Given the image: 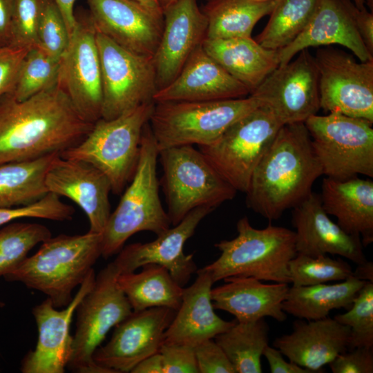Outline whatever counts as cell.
<instances>
[{"mask_svg":"<svg viewBox=\"0 0 373 373\" xmlns=\"http://www.w3.org/2000/svg\"><path fill=\"white\" fill-rule=\"evenodd\" d=\"M86 121L57 84L24 100L0 99V164L38 159L79 144Z\"/></svg>","mask_w":373,"mask_h":373,"instance_id":"obj_1","label":"cell"},{"mask_svg":"<svg viewBox=\"0 0 373 373\" xmlns=\"http://www.w3.org/2000/svg\"><path fill=\"white\" fill-rule=\"evenodd\" d=\"M321 175L305 123L284 124L252 173L246 204L268 220H277L303 201Z\"/></svg>","mask_w":373,"mask_h":373,"instance_id":"obj_2","label":"cell"},{"mask_svg":"<svg viewBox=\"0 0 373 373\" xmlns=\"http://www.w3.org/2000/svg\"><path fill=\"white\" fill-rule=\"evenodd\" d=\"M102 233L89 231L51 236L4 278L43 293L56 308L65 307L102 256Z\"/></svg>","mask_w":373,"mask_h":373,"instance_id":"obj_3","label":"cell"},{"mask_svg":"<svg viewBox=\"0 0 373 373\" xmlns=\"http://www.w3.org/2000/svg\"><path fill=\"white\" fill-rule=\"evenodd\" d=\"M236 229V237L215 244L220 255L203 267L213 283L244 276L291 283L288 265L297 254L294 231L271 224L262 229H256L247 217L238 221Z\"/></svg>","mask_w":373,"mask_h":373,"instance_id":"obj_4","label":"cell"},{"mask_svg":"<svg viewBox=\"0 0 373 373\" xmlns=\"http://www.w3.org/2000/svg\"><path fill=\"white\" fill-rule=\"evenodd\" d=\"M158 156L159 149L147 122L142 133L136 171L102 233L104 258L118 254L126 241L136 233L146 231L157 236L171 227L159 195Z\"/></svg>","mask_w":373,"mask_h":373,"instance_id":"obj_5","label":"cell"},{"mask_svg":"<svg viewBox=\"0 0 373 373\" xmlns=\"http://www.w3.org/2000/svg\"><path fill=\"white\" fill-rule=\"evenodd\" d=\"M253 95L201 102H155L149 125L159 151L173 146H206L258 106Z\"/></svg>","mask_w":373,"mask_h":373,"instance_id":"obj_6","label":"cell"},{"mask_svg":"<svg viewBox=\"0 0 373 373\" xmlns=\"http://www.w3.org/2000/svg\"><path fill=\"white\" fill-rule=\"evenodd\" d=\"M154 104H142L112 119H99L79 144L60 155L93 165L108 178L112 193H122L136 171L143 128Z\"/></svg>","mask_w":373,"mask_h":373,"instance_id":"obj_7","label":"cell"},{"mask_svg":"<svg viewBox=\"0 0 373 373\" xmlns=\"http://www.w3.org/2000/svg\"><path fill=\"white\" fill-rule=\"evenodd\" d=\"M160 183L172 226L200 207L215 209L232 200L237 191L218 172L204 155L192 145L159 151Z\"/></svg>","mask_w":373,"mask_h":373,"instance_id":"obj_8","label":"cell"},{"mask_svg":"<svg viewBox=\"0 0 373 373\" xmlns=\"http://www.w3.org/2000/svg\"><path fill=\"white\" fill-rule=\"evenodd\" d=\"M304 123L323 175L341 180L373 177V122L329 113L314 115Z\"/></svg>","mask_w":373,"mask_h":373,"instance_id":"obj_9","label":"cell"},{"mask_svg":"<svg viewBox=\"0 0 373 373\" xmlns=\"http://www.w3.org/2000/svg\"><path fill=\"white\" fill-rule=\"evenodd\" d=\"M119 271L112 262L95 276L91 289L76 308V329L67 368L77 373H106L94 352L110 329L128 317L132 307L117 283Z\"/></svg>","mask_w":373,"mask_h":373,"instance_id":"obj_10","label":"cell"},{"mask_svg":"<svg viewBox=\"0 0 373 373\" xmlns=\"http://www.w3.org/2000/svg\"><path fill=\"white\" fill-rule=\"evenodd\" d=\"M282 126L273 112L261 105L199 150L237 191L245 193L255 168Z\"/></svg>","mask_w":373,"mask_h":373,"instance_id":"obj_11","label":"cell"},{"mask_svg":"<svg viewBox=\"0 0 373 373\" xmlns=\"http://www.w3.org/2000/svg\"><path fill=\"white\" fill-rule=\"evenodd\" d=\"M96 42L102 76L101 118L112 119L154 102L157 86L153 57L127 50L97 32Z\"/></svg>","mask_w":373,"mask_h":373,"instance_id":"obj_12","label":"cell"},{"mask_svg":"<svg viewBox=\"0 0 373 373\" xmlns=\"http://www.w3.org/2000/svg\"><path fill=\"white\" fill-rule=\"evenodd\" d=\"M318 70L320 108L373 122V61H357L329 46L314 56Z\"/></svg>","mask_w":373,"mask_h":373,"instance_id":"obj_13","label":"cell"},{"mask_svg":"<svg viewBox=\"0 0 373 373\" xmlns=\"http://www.w3.org/2000/svg\"><path fill=\"white\" fill-rule=\"evenodd\" d=\"M278 66L250 94L267 106L283 125L304 123L320 108L319 77L309 49Z\"/></svg>","mask_w":373,"mask_h":373,"instance_id":"obj_14","label":"cell"},{"mask_svg":"<svg viewBox=\"0 0 373 373\" xmlns=\"http://www.w3.org/2000/svg\"><path fill=\"white\" fill-rule=\"evenodd\" d=\"M57 86L79 114L94 124L102 117L101 66L96 30L90 17L79 20L59 59Z\"/></svg>","mask_w":373,"mask_h":373,"instance_id":"obj_15","label":"cell"},{"mask_svg":"<svg viewBox=\"0 0 373 373\" xmlns=\"http://www.w3.org/2000/svg\"><path fill=\"white\" fill-rule=\"evenodd\" d=\"M176 311L158 307L133 312L115 327L108 342L99 346L93 358L106 373H126L157 353Z\"/></svg>","mask_w":373,"mask_h":373,"instance_id":"obj_16","label":"cell"},{"mask_svg":"<svg viewBox=\"0 0 373 373\" xmlns=\"http://www.w3.org/2000/svg\"><path fill=\"white\" fill-rule=\"evenodd\" d=\"M95 276L93 269L71 302L64 309H57L48 298L32 308L38 340L35 348L29 351L21 361V372H65L72 354V318L78 304L93 287Z\"/></svg>","mask_w":373,"mask_h":373,"instance_id":"obj_17","label":"cell"},{"mask_svg":"<svg viewBox=\"0 0 373 373\" xmlns=\"http://www.w3.org/2000/svg\"><path fill=\"white\" fill-rule=\"evenodd\" d=\"M213 210L208 207L193 209L178 224L157 235L154 240L122 248L113 262L119 274L133 272L149 264L161 265L184 287L198 270L193 254L184 253V245L203 218Z\"/></svg>","mask_w":373,"mask_h":373,"instance_id":"obj_18","label":"cell"},{"mask_svg":"<svg viewBox=\"0 0 373 373\" xmlns=\"http://www.w3.org/2000/svg\"><path fill=\"white\" fill-rule=\"evenodd\" d=\"M48 193L66 197L83 210L89 231L102 233L111 215V186L106 175L88 162L58 154L45 180Z\"/></svg>","mask_w":373,"mask_h":373,"instance_id":"obj_19","label":"cell"},{"mask_svg":"<svg viewBox=\"0 0 373 373\" xmlns=\"http://www.w3.org/2000/svg\"><path fill=\"white\" fill-rule=\"evenodd\" d=\"M207 20L197 0H177L163 10V28L153 57L157 90L170 84L206 37Z\"/></svg>","mask_w":373,"mask_h":373,"instance_id":"obj_20","label":"cell"},{"mask_svg":"<svg viewBox=\"0 0 373 373\" xmlns=\"http://www.w3.org/2000/svg\"><path fill=\"white\" fill-rule=\"evenodd\" d=\"M96 32L133 52L153 57L163 19L131 0H86Z\"/></svg>","mask_w":373,"mask_h":373,"instance_id":"obj_21","label":"cell"},{"mask_svg":"<svg viewBox=\"0 0 373 373\" xmlns=\"http://www.w3.org/2000/svg\"><path fill=\"white\" fill-rule=\"evenodd\" d=\"M352 0H318L304 30L287 46L277 51L279 66L291 61L300 51L311 47L340 45L361 61H373L356 26Z\"/></svg>","mask_w":373,"mask_h":373,"instance_id":"obj_22","label":"cell"},{"mask_svg":"<svg viewBox=\"0 0 373 373\" xmlns=\"http://www.w3.org/2000/svg\"><path fill=\"white\" fill-rule=\"evenodd\" d=\"M292 224L298 254L338 255L356 265L367 261L361 238L348 234L333 222L323 209L320 196L312 191L293 208Z\"/></svg>","mask_w":373,"mask_h":373,"instance_id":"obj_23","label":"cell"},{"mask_svg":"<svg viewBox=\"0 0 373 373\" xmlns=\"http://www.w3.org/2000/svg\"><path fill=\"white\" fill-rule=\"evenodd\" d=\"M249 95V89L213 59L201 44L191 54L175 78L155 92L153 101H212Z\"/></svg>","mask_w":373,"mask_h":373,"instance_id":"obj_24","label":"cell"},{"mask_svg":"<svg viewBox=\"0 0 373 373\" xmlns=\"http://www.w3.org/2000/svg\"><path fill=\"white\" fill-rule=\"evenodd\" d=\"M350 336V328L334 318L297 320L292 332L276 338L273 345L289 361L316 373L347 350Z\"/></svg>","mask_w":373,"mask_h":373,"instance_id":"obj_25","label":"cell"},{"mask_svg":"<svg viewBox=\"0 0 373 373\" xmlns=\"http://www.w3.org/2000/svg\"><path fill=\"white\" fill-rule=\"evenodd\" d=\"M193 283L182 290L179 309L164 333V343L195 348L208 339L225 332L236 321H227L214 312L211 291L214 283L203 268L197 270Z\"/></svg>","mask_w":373,"mask_h":373,"instance_id":"obj_26","label":"cell"},{"mask_svg":"<svg viewBox=\"0 0 373 373\" xmlns=\"http://www.w3.org/2000/svg\"><path fill=\"white\" fill-rule=\"evenodd\" d=\"M211 289L214 309L236 317L238 322L256 321L270 317L278 322L287 319L283 303L289 291L287 283L266 284L253 277L233 276Z\"/></svg>","mask_w":373,"mask_h":373,"instance_id":"obj_27","label":"cell"},{"mask_svg":"<svg viewBox=\"0 0 373 373\" xmlns=\"http://www.w3.org/2000/svg\"><path fill=\"white\" fill-rule=\"evenodd\" d=\"M328 215L348 234L361 240L363 246L373 242V182L358 177L347 180L325 178L320 196Z\"/></svg>","mask_w":373,"mask_h":373,"instance_id":"obj_28","label":"cell"},{"mask_svg":"<svg viewBox=\"0 0 373 373\" xmlns=\"http://www.w3.org/2000/svg\"><path fill=\"white\" fill-rule=\"evenodd\" d=\"M202 47L250 94L279 66L277 50L262 47L251 37L204 38Z\"/></svg>","mask_w":373,"mask_h":373,"instance_id":"obj_29","label":"cell"},{"mask_svg":"<svg viewBox=\"0 0 373 373\" xmlns=\"http://www.w3.org/2000/svg\"><path fill=\"white\" fill-rule=\"evenodd\" d=\"M366 282L352 276L332 285L292 286L283 303V309L300 319L324 318L332 310L350 309Z\"/></svg>","mask_w":373,"mask_h":373,"instance_id":"obj_30","label":"cell"},{"mask_svg":"<svg viewBox=\"0 0 373 373\" xmlns=\"http://www.w3.org/2000/svg\"><path fill=\"white\" fill-rule=\"evenodd\" d=\"M139 273H121L117 283L133 312L164 307L177 311L181 304L183 287L164 267L149 264Z\"/></svg>","mask_w":373,"mask_h":373,"instance_id":"obj_31","label":"cell"},{"mask_svg":"<svg viewBox=\"0 0 373 373\" xmlns=\"http://www.w3.org/2000/svg\"><path fill=\"white\" fill-rule=\"evenodd\" d=\"M279 0H207L205 38L251 37L256 24L269 15Z\"/></svg>","mask_w":373,"mask_h":373,"instance_id":"obj_32","label":"cell"},{"mask_svg":"<svg viewBox=\"0 0 373 373\" xmlns=\"http://www.w3.org/2000/svg\"><path fill=\"white\" fill-rule=\"evenodd\" d=\"M58 154L0 164V208L29 205L46 195V175Z\"/></svg>","mask_w":373,"mask_h":373,"instance_id":"obj_33","label":"cell"},{"mask_svg":"<svg viewBox=\"0 0 373 373\" xmlns=\"http://www.w3.org/2000/svg\"><path fill=\"white\" fill-rule=\"evenodd\" d=\"M269 327L264 318L236 322L217 335L215 341L233 365L236 373H261V356L269 345Z\"/></svg>","mask_w":373,"mask_h":373,"instance_id":"obj_34","label":"cell"},{"mask_svg":"<svg viewBox=\"0 0 373 373\" xmlns=\"http://www.w3.org/2000/svg\"><path fill=\"white\" fill-rule=\"evenodd\" d=\"M318 0H279L269 21L255 40L262 47L279 50L290 44L306 28Z\"/></svg>","mask_w":373,"mask_h":373,"instance_id":"obj_35","label":"cell"},{"mask_svg":"<svg viewBox=\"0 0 373 373\" xmlns=\"http://www.w3.org/2000/svg\"><path fill=\"white\" fill-rule=\"evenodd\" d=\"M52 236L45 225L13 222L0 229V278L19 266L38 244Z\"/></svg>","mask_w":373,"mask_h":373,"instance_id":"obj_36","label":"cell"},{"mask_svg":"<svg viewBox=\"0 0 373 373\" xmlns=\"http://www.w3.org/2000/svg\"><path fill=\"white\" fill-rule=\"evenodd\" d=\"M59 59L39 48L30 49L21 63L15 84L9 95L21 101L55 86Z\"/></svg>","mask_w":373,"mask_h":373,"instance_id":"obj_37","label":"cell"},{"mask_svg":"<svg viewBox=\"0 0 373 373\" xmlns=\"http://www.w3.org/2000/svg\"><path fill=\"white\" fill-rule=\"evenodd\" d=\"M288 268L294 287L342 281L353 276L352 267L346 261L327 255L313 257L296 254Z\"/></svg>","mask_w":373,"mask_h":373,"instance_id":"obj_38","label":"cell"},{"mask_svg":"<svg viewBox=\"0 0 373 373\" xmlns=\"http://www.w3.org/2000/svg\"><path fill=\"white\" fill-rule=\"evenodd\" d=\"M334 318L350 328L347 350L359 347H373V282L367 281L349 310Z\"/></svg>","mask_w":373,"mask_h":373,"instance_id":"obj_39","label":"cell"},{"mask_svg":"<svg viewBox=\"0 0 373 373\" xmlns=\"http://www.w3.org/2000/svg\"><path fill=\"white\" fill-rule=\"evenodd\" d=\"M69 34L61 13L53 0H44L37 30V46L59 59L69 42Z\"/></svg>","mask_w":373,"mask_h":373,"instance_id":"obj_40","label":"cell"},{"mask_svg":"<svg viewBox=\"0 0 373 373\" xmlns=\"http://www.w3.org/2000/svg\"><path fill=\"white\" fill-rule=\"evenodd\" d=\"M44 0H15L10 45L32 49L37 46V30Z\"/></svg>","mask_w":373,"mask_h":373,"instance_id":"obj_41","label":"cell"},{"mask_svg":"<svg viewBox=\"0 0 373 373\" xmlns=\"http://www.w3.org/2000/svg\"><path fill=\"white\" fill-rule=\"evenodd\" d=\"M74 208L65 204L60 197L48 193L37 202L22 207L0 208V226L21 218H41L54 221L70 220Z\"/></svg>","mask_w":373,"mask_h":373,"instance_id":"obj_42","label":"cell"},{"mask_svg":"<svg viewBox=\"0 0 373 373\" xmlns=\"http://www.w3.org/2000/svg\"><path fill=\"white\" fill-rule=\"evenodd\" d=\"M158 352L163 373H199L193 347L163 343Z\"/></svg>","mask_w":373,"mask_h":373,"instance_id":"obj_43","label":"cell"},{"mask_svg":"<svg viewBox=\"0 0 373 373\" xmlns=\"http://www.w3.org/2000/svg\"><path fill=\"white\" fill-rule=\"evenodd\" d=\"M194 351L199 373H236L222 349L212 339L200 343Z\"/></svg>","mask_w":373,"mask_h":373,"instance_id":"obj_44","label":"cell"},{"mask_svg":"<svg viewBox=\"0 0 373 373\" xmlns=\"http://www.w3.org/2000/svg\"><path fill=\"white\" fill-rule=\"evenodd\" d=\"M29 50L10 45L0 47V99L12 92L21 63Z\"/></svg>","mask_w":373,"mask_h":373,"instance_id":"obj_45","label":"cell"},{"mask_svg":"<svg viewBox=\"0 0 373 373\" xmlns=\"http://www.w3.org/2000/svg\"><path fill=\"white\" fill-rule=\"evenodd\" d=\"M328 365L333 373H372V347H359L347 350Z\"/></svg>","mask_w":373,"mask_h":373,"instance_id":"obj_46","label":"cell"},{"mask_svg":"<svg viewBox=\"0 0 373 373\" xmlns=\"http://www.w3.org/2000/svg\"><path fill=\"white\" fill-rule=\"evenodd\" d=\"M262 356L267 359L272 373H313L290 361H286L278 349L269 345L265 347Z\"/></svg>","mask_w":373,"mask_h":373,"instance_id":"obj_47","label":"cell"},{"mask_svg":"<svg viewBox=\"0 0 373 373\" xmlns=\"http://www.w3.org/2000/svg\"><path fill=\"white\" fill-rule=\"evenodd\" d=\"M354 20L358 32L369 52L373 55V12L366 8L354 11Z\"/></svg>","mask_w":373,"mask_h":373,"instance_id":"obj_48","label":"cell"},{"mask_svg":"<svg viewBox=\"0 0 373 373\" xmlns=\"http://www.w3.org/2000/svg\"><path fill=\"white\" fill-rule=\"evenodd\" d=\"M15 0H0V47L10 45Z\"/></svg>","mask_w":373,"mask_h":373,"instance_id":"obj_49","label":"cell"},{"mask_svg":"<svg viewBox=\"0 0 373 373\" xmlns=\"http://www.w3.org/2000/svg\"><path fill=\"white\" fill-rule=\"evenodd\" d=\"M59 9L66 23L69 37L73 32L77 23L74 6L77 0H53Z\"/></svg>","mask_w":373,"mask_h":373,"instance_id":"obj_50","label":"cell"},{"mask_svg":"<svg viewBox=\"0 0 373 373\" xmlns=\"http://www.w3.org/2000/svg\"><path fill=\"white\" fill-rule=\"evenodd\" d=\"M131 372L163 373L161 356L159 352L142 361L131 370Z\"/></svg>","mask_w":373,"mask_h":373,"instance_id":"obj_51","label":"cell"},{"mask_svg":"<svg viewBox=\"0 0 373 373\" xmlns=\"http://www.w3.org/2000/svg\"><path fill=\"white\" fill-rule=\"evenodd\" d=\"M353 276L365 281L373 282L372 262L367 260L364 263L357 265L356 269L353 271Z\"/></svg>","mask_w":373,"mask_h":373,"instance_id":"obj_52","label":"cell"},{"mask_svg":"<svg viewBox=\"0 0 373 373\" xmlns=\"http://www.w3.org/2000/svg\"><path fill=\"white\" fill-rule=\"evenodd\" d=\"M149 10L156 17L163 19V10L158 0H131Z\"/></svg>","mask_w":373,"mask_h":373,"instance_id":"obj_53","label":"cell"},{"mask_svg":"<svg viewBox=\"0 0 373 373\" xmlns=\"http://www.w3.org/2000/svg\"><path fill=\"white\" fill-rule=\"evenodd\" d=\"M159 3L162 8V10L171 4H173L174 2H175L177 0H158Z\"/></svg>","mask_w":373,"mask_h":373,"instance_id":"obj_54","label":"cell"},{"mask_svg":"<svg viewBox=\"0 0 373 373\" xmlns=\"http://www.w3.org/2000/svg\"><path fill=\"white\" fill-rule=\"evenodd\" d=\"M358 9L365 8V0H352Z\"/></svg>","mask_w":373,"mask_h":373,"instance_id":"obj_55","label":"cell"},{"mask_svg":"<svg viewBox=\"0 0 373 373\" xmlns=\"http://www.w3.org/2000/svg\"><path fill=\"white\" fill-rule=\"evenodd\" d=\"M5 305V303L0 301V308L3 307Z\"/></svg>","mask_w":373,"mask_h":373,"instance_id":"obj_56","label":"cell"}]
</instances>
